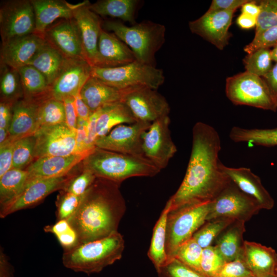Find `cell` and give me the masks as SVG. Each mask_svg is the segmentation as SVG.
Wrapping results in <instances>:
<instances>
[{"label": "cell", "instance_id": "6da1fadb", "mask_svg": "<svg viewBox=\"0 0 277 277\" xmlns=\"http://www.w3.org/2000/svg\"><path fill=\"white\" fill-rule=\"evenodd\" d=\"M221 143L211 126L197 122L192 129V148L186 172L167 203L170 210L187 204L211 201L231 182L222 169Z\"/></svg>", "mask_w": 277, "mask_h": 277}, {"label": "cell", "instance_id": "7a4b0ae2", "mask_svg": "<svg viewBox=\"0 0 277 277\" xmlns=\"http://www.w3.org/2000/svg\"><path fill=\"white\" fill-rule=\"evenodd\" d=\"M120 184L96 177L68 221L82 244L117 232L126 210Z\"/></svg>", "mask_w": 277, "mask_h": 277}, {"label": "cell", "instance_id": "3957f363", "mask_svg": "<svg viewBox=\"0 0 277 277\" xmlns=\"http://www.w3.org/2000/svg\"><path fill=\"white\" fill-rule=\"evenodd\" d=\"M96 177L118 184L135 176H153L161 171L143 156L122 154L95 147L82 162Z\"/></svg>", "mask_w": 277, "mask_h": 277}, {"label": "cell", "instance_id": "277c9868", "mask_svg": "<svg viewBox=\"0 0 277 277\" xmlns=\"http://www.w3.org/2000/svg\"><path fill=\"white\" fill-rule=\"evenodd\" d=\"M124 248L123 236L117 231L64 251L62 262L66 268L75 272L88 275L97 273L120 260Z\"/></svg>", "mask_w": 277, "mask_h": 277}, {"label": "cell", "instance_id": "5b68a950", "mask_svg": "<svg viewBox=\"0 0 277 277\" xmlns=\"http://www.w3.org/2000/svg\"><path fill=\"white\" fill-rule=\"evenodd\" d=\"M103 29L112 31L127 44L138 62L155 67V54L165 41L164 25L145 21L131 26L120 20L103 21Z\"/></svg>", "mask_w": 277, "mask_h": 277}, {"label": "cell", "instance_id": "8992f818", "mask_svg": "<svg viewBox=\"0 0 277 277\" xmlns=\"http://www.w3.org/2000/svg\"><path fill=\"white\" fill-rule=\"evenodd\" d=\"M210 202L187 204L169 211L165 244L168 261L175 258L180 246L206 222Z\"/></svg>", "mask_w": 277, "mask_h": 277}, {"label": "cell", "instance_id": "52a82bcc", "mask_svg": "<svg viewBox=\"0 0 277 277\" xmlns=\"http://www.w3.org/2000/svg\"><path fill=\"white\" fill-rule=\"evenodd\" d=\"M225 93L235 105L277 110V97L264 78L246 71L226 78Z\"/></svg>", "mask_w": 277, "mask_h": 277}, {"label": "cell", "instance_id": "ba28073f", "mask_svg": "<svg viewBox=\"0 0 277 277\" xmlns=\"http://www.w3.org/2000/svg\"><path fill=\"white\" fill-rule=\"evenodd\" d=\"M91 76L121 89L146 87L157 90L165 81L161 69L137 60L116 67H92Z\"/></svg>", "mask_w": 277, "mask_h": 277}, {"label": "cell", "instance_id": "9c48e42d", "mask_svg": "<svg viewBox=\"0 0 277 277\" xmlns=\"http://www.w3.org/2000/svg\"><path fill=\"white\" fill-rule=\"evenodd\" d=\"M262 209L258 202L231 181L210 203L206 221L217 218L249 221Z\"/></svg>", "mask_w": 277, "mask_h": 277}, {"label": "cell", "instance_id": "30bf717a", "mask_svg": "<svg viewBox=\"0 0 277 277\" xmlns=\"http://www.w3.org/2000/svg\"><path fill=\"white\" fill-rule=\"evenodd\" d=\"M35 19L31 0H9L0 7L2 43L34 33Z\"/></svg>", "mask_w": 277, "mask_h": 277}, {"label": "cell", "instance_id": "8fae6325", "mask_svg": "<svg viewBox=\"0 0 277 277\" xmlns=\"http://www.w3.org/2000/svg\"><path fill=\"white\" fill-rule=\"evenodd\" d=\"M169 115L151 123L142 136V149L145 157L161 170L167 167L177 151L169 128Z\"/></svg>", "mask_w": 277, "mask_h": 277}, {"label": "cell", "instance_id": "7c38bea8", "mask_svg": "<svg viewBox=\"0 0 277 277\" xmlns=\"http://www.w3.org/2000/svg\"><path fill=\"white\" fill-rule=\"evenodd\" d=\"M34 135L35 160L46 156H67L76 153L75 132L66 123L41 126Z\"/></svg>", "mask_w": 277, "mask_h": 277}, {"label": "cell", "instance_id": "4fadbf2b", "mask_svg": "<svg viewBox=\"0 0 277 277\" xmlns=\"http://www.w3.org/2000/svg\"><path fill=\"white\" fill-rule=\"evenodd\" d=\"M151 123L136 122L122 124L113 128L106 135L99 137L95 147L101 149L138 156H143L142 136Z\"/></svg>", "mask_w": 277, "mask_h": 277}, {"label": "cell", "instance_id": "5bb4252c", "mask_svg": "<svg viewBox=\"0 0 277 277\" xmlns=\"http://www.w3.org/2000/svg\"><path fill=\"white\" fill-rule=\"evenodd\" d=\"M77 166L64 175L28 181L20 194L0 209V217L4 218L17 211L34 206L51 193L63 189L74 174Z\"/></svg>", "mask_w": 277, "mask_h": 277}, {"label": "cell", "instance_id": "9a60e30c", "mask_svg": "<svg viewBox=\"0 0 277 277\" xmlns=\"http://www.w3.org/2000/svg\"><path fill=\"white\" fill-rule=\"evenodd\" d=\"M123 102L136 122L151 123L168 115L170 110L167 101L157 90L146 87L131 89L125 96Z\"/></svg>", "mask_w": 277, "mask_h": 277}, {"label": "cell", "instance_id": "2e32d148", "mask_svg": "<svg viewBox=\"0 0 277 277\" xmlns=\"http://www.w3.org/2000/svg\"><path fill=\"white\" fill-rule=\"evenodd\" d=\"M92 67L85 60L66 58L57 76L50 85V96L63 101L80 93L91 76Z\"/></svg>", "mask_w": 277, "mask_h": 277}, {"label": "cell", "instance_id": "e0dca14e", "mask_svg": "<svg viewBox=\"0 0 277 277\" xmlns=\"http://www.w3.org/2000/svg\"><path fill=\"white\" fill-rule=\"evenodd\" d=\"M235 11H206L199 18L189 22L191 32L213 45L220 50L228 44L229 31Z\"/></svg>", "mask_w": 277, "mask_h": 277}, {"label": "cell", "instance_id": "ac0fdd59", "mask_svg": "<svg viewBox=\"0 0 277 277\" xmlns=\"http://www.w3.org/2000/svg\"><path fill=\"white\" fill-rule=\"evenodd\" d=\"M90 5L88 1L76 4L73 18L80 32L85 59L93 67L103 21L101 16L91 10Z\"/></svg>", "mask_w": 277, "mask_h": 277}, {"label": "cell", "instance_id": "d6986e66", "mask_svg": "<svg viewBox=\"0 0 277 277\" xmlns=\"http://www.w3.org/2000/svg\"><path fill=\"white\" fill-rule=\"evenodd\" d=\"M45 42L65 58L85 60L83 46L77 25L73 19H61L46 30Z\"/></svg>", "mask_w": 277, "mask_h": 277}, {"label": "cell", "instance_id": "ffe728a7", "mask_svg": "<svg viewBox=\"0 0 277 277\" xmlns=\"http://www.w3.org/2000/svg\"><path fill=\"white\" fill-rule=\"evenodd\" d=\"M45 43L44 37L35 33L2 43L0 63L16 69L27 65Z\"/></svg>", "mask_w": 277, "mask_h": 277}, {"label": "cell", "instance_id": "44dd1931", "mask_svg": "<svg viewBox=\"0 0 277 277\" xmlns=\"http://www.w3.org/2000/svg\"><path fill=\"white\" fill-rule=\"evenodd\" d=\"M132 50L113 33L102 29L98 43L97 53L93 67L112 68L136 61Z\"/></svg>", "mask_w": 277, "mask_h": 277}, {"label": "cell", "instance_id": "7402d4cb", "mask_svg": "<svg viewBox=\"0 0 277 277\" xmlns=\"http://www.w3.org/2000/svg\"><path fill=\"white\" fill-rule=\"evenodd\" d=\"M89 153H75L67 156H46L36 159L26 169L28 173V181L54 177L68 174Z\"/></svg>", "mask_w": 277, "mask_h": 277}, {"label": "cell", "instance_id": "603a6c76", "mask_svg": "<svg viewBox=\"0 0 277 277\" xmlns=\"http://www.w3.org/2000/svg\"><path fill=\"white\" fill-rule=\"evenodd\" d=\"M229 179L242 192L256 200L262 209L270 210L274 205L273 199L263 185L261 179L246 167H230L222 165Z\"/></svg>", "mask_w": 277, "mask_h": 277}, {"label": "cell", "instance_id": "cb8c5ba5", "mask_svg": "<svg viewBox=\"0 0 277 277\" xmlns=\"http://www.w3.org/2000/svg\"><path fill=\"white\" fill-rule=\"evenodd\" d=\"M133 88L118 89L91 76L80 94L91 112H94L106 105L123 102L126 94Z\"/></svg>", "mask_w": 277, "mask_h": 277}, {"label": "cell", "instance_id": "d4e9b609", "mask_svg": "<svg viewBox=\"0 0 277 277\" xmlns=\"http://www.w3.org/2000/svg\"><path fill=\"white\" fill-rule=\"evenodd\" d=\"M243 259L254 277H277V253L271 247L245 241Z\"/></svg>", "mask_w": 277, "mask_h": 277}, {"label": "cell", "instance_id": "484cf974", "mask_svg": "<svg viewBox=\"0 0 277 277\" xmlns=\"http://www.w3.org/2000/svg\"><path fill=\"white\" fill-rule=\"evenodd\" d=\"M41 102L23 98L13 105L9 137L16 140L34 134L38 128V109Z\"/></svg>", "mask_w": 277, "mask_h": 277}, {"label": "cell", "instance_id": "4316f807", "mask_svg": "<svg viewBox=\"0 0 277 277\" xmlns=\"http://www.w3.org/2000/svg\"><path fill=\"white\" fill-rule=\"evenodd\" d=\"M35 19L34 33L43 37L47 28L57 19L73 18L76 4L65 0H31Z\"/></svg>", "mask_w": 277, "mask_h": 277}, {"label": "cell", "instance_id": "83f0119b", "mask_svg": "<svg viewBox=\"0 0 277 277\" xmlns=\"http://www.w3.org/2000/svg\"><path fill=\"white\" fill-rule=\"evenodd\" d=\"M245 222L235 220L217 236L214 245L225 262H229L242 258L245 241Z\"/></svg>", "mask_w": 277, "mask_h": 277}, {"label": "cell", "instance_id": "f1b7e54d", "mask_svg": "<svg viewBox=\"0 0 277 277\" xmlns=\"http://www.w3.org/2000/svg\"><path fill=\"white\" fill-rule=\"evenodd\" d=\"M97 111L96 131L97 138L106 135L118 125L136 122L130 110L123 102L106 105Z\"/></svg>", "mask_w": 277, "mask_h": 277}, {"label": "cell", "instance_id": "f546056e", "mask_svg": "<svg viewBox=\"0 0 277 277\" xmlns=\"http://www.w3.org/2000/svg\"><path fill=\"white\" fill-rule=\"evenodd\" d=\"M140 3L138 0H98L90 4V8L100 16L118 18L132 25L136 23L135 15Z\"/></svg>", "mask_w": 277, "mask_h": 277}, {"label": "cell", "instance_id": "4dcf8cb0", "mask_svg": "<svg viewBox=\"0 0 277 277\" xmlns=\"http://www.w3.org/2000/svg\"><path fill=\"white\" fill-rule=\"evenodd\" d=\"M21 78L23 98L35 101L50 97V85L44 75L31 65L17 69Z\"/></svg>", "mask_w": 277, "mask_h": 277}, {"label": "cell", "instance_id": "1f68e13d", "mask_svg": "<svg viewBox=\"0 0 277 277\" xmlns=\"http://www.w3.org/2000/svg\"><path fill=\"white\" fill-rule=\"evenodd\" d=\"M66 58L46 42L28 65L35 67L46 78L50 85L60 72Z\"/></svg>", "mask_w": 277, "mask_h": 277}, {"label": "cell", "instance_id": "d6a6232c", "mask_svg": "<svg viewBox=\"0 0 277 277\" xmlns=\"http://www.w3.org/2000/svg\"><path fill=\"white\" fill-rule=\"evenodd\" d=\"M170 210L169 205L166 203L154 227L148 252V256L153 264L156 271L168 261L165 250V244L167 220Z\"/></svg>", "mask_w": 277, "mask_h": 277}, {"label": "cell", "instance_id": "836d02e7", "mask_svg": "<svg viewBox=\"0 0 277 277\" xmlns=\"http://www.w3.org/2000/svg\"><path fill=\"white\" fill-rule=\"evenodd\" d=\"M28 181L26 169L11 168L0 177V209L20 194Z\"/></svg>", "mask_w": 277, "mask_h": 277}, {"label": "cell", "instance_id": "e575fe53", "mask_svg": "<svg viewBox=\"0 0 277 277\" xmlns=\"http://www.w3.org/2000/svg\"><path fill=\"white\" fill-rule=\"evenodd\" d=\"M230 138L235 143H248L263 147L277 146V127L267 129H247L233 127Z\"/></svg>", "mask_w": 277, "mask_h": 277}, {"label": "cell", "instance_id": "d590c367", "mask_svg": "<svg viewBox=\"0 0 277 277\" xmlns=\"http://www.w3.org/2000/svg\"><path fill=\"white\" fill-rule=\"evenodd\" d=\"M1 101L14 104L23 98V90L17 69L0 63Z\"/></svg>", "mask_w": 277, "mask_h": 277}, {"label": "cell", "instance_id": "8d00e7d4", "mask_svg": "<svg viewBox=\"0 0 277 277\" xmlns=\"http://www.w3.org/2000/svg\"><path fill=\"white\" fill-rule=\"evenodd\" d=\"M65 123L64 103L49 97L42 100L38 109V128Z\"/></svg>", "mask_w": 277, "mask_h": 277}, {"label": "cell", "instance_id": "74e56055", "mask_svg": "<svg viewBox=\"0 0 277 277\" xmlns=\"http://www.w3.org/2000/svg\"><path fill=\"white\" fill-rule=\"evenodd\" d=\"M234 221L228 218L207 221L194 233L192 238L203 249L212 246L220 234Z\"/></svg>", "mask_w": 277, "mask_h": 277}, {"label": "cell", "instance_id": "f35d334b", "mask_svg": "<svg viewBox=\"0 0 277 277\" xmlns=\"http://www.w3.org/2000/svg\"><path fill=\"white\" fill-rule=\"evenodd\" d=\"M269 48H261L248 54L243 60L246 71L263 77L271 70L273 65Z\"/></svg>", "mask_w": 277, "mask_h": 277}, {"label": "cell", "instance_id": "ab89813d", "mask_svg": "<svg viewBox=\"0 0 277 277\" xmlns=\"http://www.w3.org/2000/svg\"><path fill=\"white\" fill-rule=\"evenodd\" d=\"M35 139L34 135L24 137L15 141L12 168L26 169L35 160Z\"/></svg>", "mask_w": 277, "mask_h": 277}, {"label": "cell", "instance_id": "60d3db41", "mask_svg": "<svg viewBox=\"0 0 277 277\" xmlns=\"http://www.w3.org/2000/svg\"><path fill=\"white\" fill-rule=\"evenodd\" d=\"M44 230L55 235L64 251L70 250L79 243L77 234L68 220H61L44 227Z\"/></svg>", "mask_w": 277, "mask_h": 277}, {"label": "cell", "instance_id": "b9f144b4", "mask_svg": "<svg viewBox=\"0 0 277 277\" xmlns=\"http://www.w3.org/2000/svg\"><path fill=\"white\" fill-rule=\"evenodd\" d=\"M96 178L92 172L83 167L81 162L77 166L73 176L62 190L77 196H83Z\"/></svg>", "mask_w": 277, "mask_h": 277}, {"label": "cell", "instance_id": "7bdbcfd3", "mask_svg": "<svg viewBox=\"0 0 277 277\" xmlns=\"http://www.w3.org/2000/svg\"><path fill=\"white\" fill-rule=\"evenodd\" d=\"M202 251L203 248L192 238L180 246L175 258L202 273L201 261Z\"/></svg>", "mask_w": 277, "mask_h": 277}, {"label": "cell", "instance_id": "ee69618b", "mask_svg": "<svg viewBox=\"0 0 277 277\" xmlns=\"http://www.w3.org/2000/svg\"><path fill=\"white\" fill-rule=\"evenodd\" d=\"M83 196L60 190L55 201L56 221L68 220L77 211Z\"/></svg>", "mask_w": 277, "mask_h": 277}, {"label": "cell", "instance_id": "f6af8a7d", "mask_svg": "<svg viewBox=\"0 0 277 277\" xmlns=\"http://www.w3.org/2000/svg\"><path fill=\"white\" fill-rule=\"evenodd\" d=\"M260 13L257 18L255 35L277 25V0L257 1Z\"/></svg>", "mask_w": 277, "mask_h": 277}, {"label": "cell", "instance_id": "bcb514c9", "mask_svg": "<svg viewBox=\"0 0 277 277\" xmlns=\"http://www.w3.org/2000/svg\"><path fill=\"white\" fill-rule=\"evenodd\" d=\"M226 262L216 247L210 246L203 249L201 269L207 277H214Z\"/></svg>", "mask_w": 277, "mask_h": 277}, {"label": "cell", "instance_id": "7dc6e473", "mask_svg": "<svg viewBox=\"0 0 277 277\" xmlns=\"http://www.w3.org/2000/svg\"><path fill=\"white\" fill-rule=\"evenodd\" d=\"M156 272L159 277H207L176 258L168 261Z\"/></svg>", "mask_w": 277, "mask_h": 277}, {"label": "cell", "instance_id": "c3c4849f", "mask_svg": "<svg viewBox=\"0 0 277 277\" xmlns=\"http://www.w3.org/2000/svg\"><path fill=\"white\" fill-rule=\"evenodd\" d=\"M277 44V25L254 35L252 41L246 45L244 50L247 54L261 48L273 47Z\"/></svg>", "mask_w": 277, "mask_h": 277}, {"label": "cell", "instance_id": "681fc988", "mask_svg": "<svg viewBox=\"0 0 277 277\" xmlns=\"http://www.w3.org/2000/svg\"><path fill=\"white\" fill-rule=\"evenodd\" d=\"M214 277H254L243 257L227 262Z\"/></svg>", "mask_w": 277, "mask_h": 277}, {"label": "cell", "instance_id": "f907efd6", "mask_svg": "<svg viewBox=\"0 0 277 277\" xmlns=\"http://www.w3.org/2000/svg\"><path fill=\"white\" fill-rule=\"evenodd\" d=\"M15 141L9 137L0 145V177L12 168L13 148Z\"/></svg>", "mask_w": 277, "mask_h": 277}, {"label": "cell", "instance_id": "816d5d0a", "mask_svg": "<svg viewBox=\"0 0 277 277\" xmlns=\"http://www.w3.org/2000/svg\"><path fill=\"white\" fill-rule=\"evenodd\" d=\"M88 121L80 118L77 119L75 131L76 153H89L93 150L88 147Z\"/></svg>", "mask_w": 277, "mask_h": 277}, {"label": "cell", "instance_id": "f5cc1de1", "mask_svg": "<svg viewBox=\"0 0 277 277\" xmlns=\"http://www.w3.org/2000/svg\"><path fill=\"white\" fill-rule=\"evenodd\" d=\"M249 0H213L207 11H229L235 10Z\"/></svg>", "mask_w": 277, "mask_h": 277}, {"label": "cell", "instance_id": "db71d44e", "mask_svg": "<svg viewBox=\"0 0 277 277\" xmlns=\"http://www.w3.org/2000/svg\"><path fill=\"white\" fill-rule=\"evenodd\" d=\"M65 112V123L73 131H76L77 119L74 97H69L63 100Z\"/></svg>", "mask_w": 277, "mask_h": 277}, {"label": "cell", "instance_id": "11a10c76", "mask_svg": "<svg viewBox=\"0 0 277 277\" xmlns=\"http://www.w3.org/2000/svg\"><path fill=\"white\" fill-rule=\"evenodd\" d=\"M13 104L0 102V128L9 129L12 117Z\"/></svg>", "mask_w": 277, "mask_h": 277}, {"label": "cell", "instance_id": "9f6ffc18", "mask_svg": "<svg viewBox=\"0 0 277 277\" xmlns=\"http://www.w3.org/2000/svg\"><path fill=\"white\" fill-rule=\"evenodd\" d=\"M13 266L9 261L7 255L1 247L0 249V277H14Z\"/></svg>", "mask_w": 277, "mask_h": 277}, {"label": "cell", "instance_id": "6f0895ef", "mask_svg": "<svg viewBox=\"0 0 277 277\" xmlns=\"http://www.w3.org/2000/svg\"><path fill=\"white\" fill-rule=\"evenodd\" d=\"M74 105L78 118L88 121L93 112L84 102L80 94L74 96Z\"/></svg>", "mask_w": 277, "mask_h": 277}, {"label": "cell", "instance_id": "680465c9", "mask_svg": "<svg viewBox=\"0 0 277 277\" xmlns=\"http://www.w3.org/2000/svg\"><path fill=\"white\" fill-rule=\"evenodd\" d=\"M256 22L257 18L242 13L236 20L237 25L243 29H249L255 27Z\"/></svg>", "mask_w": 277, "mask_h": 277}, {"label": "cell", "instance_id": "91938a15", "mask_svg": "<svg viewBox=\"0 0 277 277\" xmlns=\"http://www.w3.org/2000/svg\"><path fill=\"white\" fill-rule=\"evenodd\" d=\"M263 78L277 97V63L273 65L270 71Z\"/></svg>", "mask_w": 277, "mask_h": 277}, {"label": "cell", "instance_id": "94428289", "mask_svg": "<svg viewBox=\"0 0 277 277\" xmlns=\"http://www.w3.org/2000/svg\"><path fill=\"white\" fill-rule=\"evenodd\" d=\"M256 2L249 0L241 7V12L258 18L260 13V8Z\"/></svg>", "mask_w": 277, "mask_h": 277}, {"label": "cell", "instance_id": "6125c7cd", "mask_svg": "<svg viewBox=\"0 0 277 277\" xmlns=\"http://www.w3.org/2000/svg\"><path fill=\"white\" fill-rule=\"evenodd\" d=\"M271 56L272 61L277 63V44L271 50Z\"/></svg>", "mask_w": 277, "mask_h": 277}, {"label": "cell", "instance_id": "be15d7a7", "mask_svg": "<svg viewBox=\"0 0 277 277\" xmlns=\"http://www.w3.org/2000/svg\"><path fill=\"white\" fill-rule=\"evenodd\" d=\"M276 275H277V269H276Z\"/></svg>", "mask_w": 277, "mask_h": 277}]
</instances>
